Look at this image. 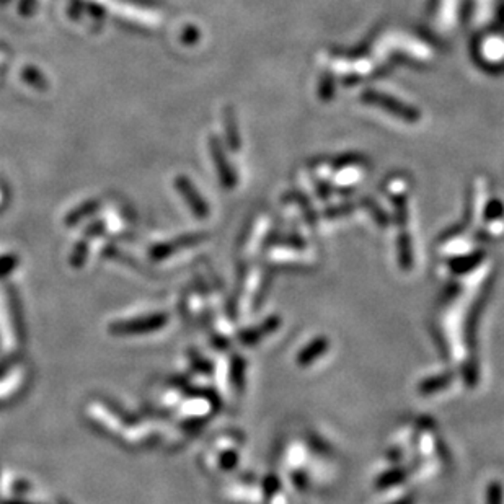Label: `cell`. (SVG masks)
I'll use <instances>...</instances> for the list:
<instances>
[{
  "mask_svg": "<svg viewBox=\"0 0 504 504\" xmlns=\"http://www.w3.org/2000/svg\"><path fill=\"white\" fill-rule=\"evenodd\" d=\"M96 7L105 8L108 12L115 13L116 17L130 20L132 23L142 25V27H158L162 22V15L152 10L139 7L131 2H125V0H89Z\"/></svg>",
  "mask_w": 504,
  "mask_h": 504,
  "instance_id": "1",
  "label": "cell"
},
{
  "mask_svg": "<svg viewBox=\"0 0 504 504\" xmlns=\"http://www.w3.org/2000/svg\"><path fill=\"white\" fill-rule=\"evenodd\" d=\"M177 187L179 191H182L183 198L187 199L189 208H191L194 213H196L198 215H204L208 214V206L204 204V201L201 199V196H199L196 189H194V187H191V183L188 182V178L184 177H178L177 178Z\"/></svg>",
  "mask_w": 504,
  "mask_h": 504,
  "instance_id": "2",
  "label": "cell"
},
{
  "mask_svg": "<svg viewBox=\"0 0 504 504\" xmlns=\"http://www.w3.org/2000/svg\"><path fill=\"white\" fill-rule=\"evenodd\" d=\"M213 156H214V160L215 163H218V170L219 173L222 175L224 178V183L225 184H234V175H230V170L227 168V165H225V158L222 156V152H220V149H218V146H215V142H213Z\"/></svg>",
  "mask_w": 504,
  "mask_h": 504,
  "instance_id": "3",
  "label": "cell"
},
{
  "mask_svg": "<svg viewBox=\"0 0 504 504\" xmlns=\"http://www.w3.org/2000/svg\"><path fill=\"white\" fill-rule=\"evenodd\" d=\"M500 488L498 486H491L490 490V498H488V504H500L501 503V495H500Z\"/></svg>",
  "mask_w": 504,
  "mask_h": 504,
  "instance_id": "4",
  "label": "cell"
},
{
  "mask_svg": "<svg viewBox=\"0 0 504 504\" xmlns=\"http://www.w3.org/2000/svg\"><path fill=\"white\" fill-rule=\"evenodd\" d=\"M397 504H411V501H410V500H405V501H400V503H397Z\"/></svg>",
  "mask_w": 504,
  "mask_h": 504,
  "instance_id": "5",
  "label": "cell"
}]
</instances>
